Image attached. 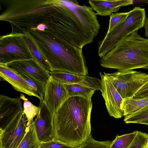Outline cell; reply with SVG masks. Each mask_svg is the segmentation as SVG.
Returning a JSON list of instances; mask_svg holds the SVG:
<instances>
[{
  "instance_id": "obj_1",
  "label": "cell",
  "mask_w": 148,
  "mask_h": 148,
  "mask_svg": "<svg viewBox=\"0 0 148 148\" xmlns=\"http://www.w3.org/2000/svg\"><path fill=\"white\" fill-rule=\"evenodd\" d=\"M91 99L69 97L54 115L55 139L77 148L91 136Z\"/></svg>"
},
{
  "instance_id": "obj_2",
  "label": "cell",
  "mask_w": 148,
  "mask_h": 148,
  "mask_svg": "<svg viewBox=\"0 0 148 148\" xmlns=\"http://www.w3.org/2000/svg\"><path fill=\"white\" fill-rule=\"evenodd\" d=\"M105 68L126 71L148 69V38L136 31L121 40L100 60Z\"/></svg>"
},
{
  "instance_id": "obj_3",
  "label": "cell",
  "mask_w": 148,
  "mask_h": 148,
  "mask_svg": "<svg viewBox=\"0 0 148 148\" xmlns=\"http://www.w3.org/2000/svg\"><path fill=\"white\" fill-rule=\"evenodd\" d=\"M128 12L125 21L107 33L104 39L98 42V54L100 58L114 48L124 38L143 27L146 17L145 9L135 7Z\"/></svg>"
},
{
  "instance_id": "obj_4",
  "label": "cell",
  "mask_w": 148,
  "mask_h": 148,
  "mask_svg": "<svg viewBox=\"0 0 148 148\" xmlns=\"http://www.w3.org/2000/svg\"><path fill=\"white\" fill-rule=\"evenodd\" d=\"M29 59L35 60L23 34L10 33L0 36V64Z\"/></svg>"
},
{
  "instance_id": "obj_5",
  "label": "cell",
  "mask_w": 148,
  "mask_h": 148,
  "mask_svg": "<svg viewBox=\"0 0 148 148\" xmlns=\"http://www.w3.org/2000/svg\"><path fill=\"white\" fill-rule=\"evenodd\" d=\"M123 99L133 98L137 92L148 82V74L133 70L104 73Z\"/></svg>"
},
{
  "instance_id": "obj_6",
  "label": "cell",
  "mask_w": 148,
  "mask_h": 148,
  "mask_svg": "<svg viewBox=\"0 0 148 148\" xmlns=\"http://www.w3.org/2000/svg\"><path fill=\"white\" fill-rule=\"evenodd\" d=\"M23 111L3 127L0 128V148H17L29 128Z\"/></svg>"
},
{
  "instance_id": "obj_7",
  "label": "cell",
  "mask_w": 148,
  "mask_h": 148,
  "mask_svg": "<svg viewBox=\"0 0 148 148\" xmlns=\"http://www.w3.org/2000/svg\"><path fill=\"white\" fill-rule=\"evenodd\" d=\"M101 77V91L110 115L119 119L123 116L122 109L123 99L115 89L110 79L104 73Z\"/></svg>"
},
{
  "instance_id": "obj_8",
  "label": "cell",
  "mask_w": 148,
  "mask_h": 148,
  "mask_svg": "<svg viewBox=\"0 0 148 148\" xmlns=\"http://www.w3.org/2000/svg\"><path fill=\"white\" fill-rule=\"evenodd\" d=\"M40 111L34 121L37 136L41 142L55 139L53 113L43 100H40Z\"/></svg>"
},
{
  "instance_id": "obj_9",
  "label": "cell",
  "mask_w": 148,
  "mask_h": 148,
  "mask_svg": "<svg viewBox=\"0 0 148 148\" xmlns=\"http://www.w3.org/2000/svg\"><path fill=\"white\" fill-rule=\"evenodd\" d=\"M68 98L63 84L51 76L45 84L43 101L53 115Z\"/></svg>"
},
{
  "instance_id": "obj_10",
  "label": "cell",
  "mask_w": 148,
  "mask_h": 148,
  "mask_svg": "<svg viewBox=\"0 0 148 148\" xmlns=\"http://www.w3.org/2000/svg\"><path fill=\"white\" fill-rule=\"evenodd\" d=\"M5 65L14 71L29 74L45 84L51 76L50 73L33 59L15 61Z\"/></svg>"
},
{
  "instance_id": "obj_11",
  "label": "cell",
  "mask_w": 148,
  "mask_h": 148,
  "mask_svg": "<svg viewBox=\"0 0 148 148\" xmlns=\"http://www.w3.org/2000/svg\"><path fill=\"white\" fill-rule=\"evenodd\" d=\"M23 108L20 98L0 95V123L2 128L13 119Z\"/></svg>"
},
{
  "instance_id": "obj_12",
  "label": "cell",
  "mask_w": 148,
  "mask_h": 148,
  "mask_svg": "<svg viewBox=\"0 0 148 148\" xmlns=\"http://www.w3.org/2000/svg\"><path fill=\"white\" fill-rule=\"evenodd\" d=\"M54 79L66 84H77L91 88L95 90H100L101 80L88 76L80 75L60 71L50 72Z\"/></svg>"
},
{
  "instance_id": "obj_13",
  "label": "cell",
  "mask_w": 148,
  "mask_h": 148,
  "mask_svg": "<svg viewBox=\"0 0 148 148\" xmlns=\"http://www.w3.org/2000/svg\"><path fill=\"white\" fill-rule=\"evenodd\" d=\"M0 81L8 82L16 91L29 96L36 97L27 82L18 73L8 68L5 65L0 64Z\"/></svg>"
},
{
  "instance_id": "obj_14",
  "label": "cell",
  "mask_w": 148,
  "mask_h": 148,
  "mask_svg": "<svg viewBox=\"0 0 148 148\" xmlns=\"http://www.w3.org/2000/svg\"><path fill=\"white\" fill-rule=\"evenodd\" d=\"M89 4L97 15L101 16H110L113 13L118 11L122 7L132 5V0H121L113 1L89 0Z\"/></svg>"
},
{
  "instance_id": "obj_15",
  "label": "cell",
  "mask_w": 148,
  "mask_h": 148,
  "mask_svg": "<svg viewBox=\"0 0 148 148\" xmlns=\"http://www.w3.org/2000/svg\"><path fill=\"white\" fill-rule=\"evenodd\" d=\"M148 106V97L127 98L123 99L122 109L123 116L132 114Z\"/></svg>"
},
{
  "instance_id": "obj_16",
  "label": "cell",
  "mask_w": 148,
  "mask_h": 148,
  "mask_svg": "<svg viewBox=\"0 0 148 148\" xmlns=\"http://www.w3.org/2000/svg\"><path fill=\"white\" fill-rule=\"evenodd\" d=\"M63 84L68 97L80 96L91 99L93 95L96 91L91 88L79 84Z\"/></svg>"
},
{
  "instance_id": "obj_17",
  "label": "cell",
  "mask_w": 148,
  "mask_h": 148,
  "mask_svg": "<svg viewBox=\"0 0 148 148\" xmlns=\"http://www.w3.org/2000/svg\"><path fill=\"white\" fill-rule=\"evenodd\" d=\"M41 143L37 135L33 120L17 148H40Z\"/></svg>"
},
{
  "instance_id": "obj_18",
  "label": "cell",
  "mask_w": 148,
  "mask_h": 148,
  "mask_svg": "<svg viewBox=\"0 0 148 148\" xmlns=\"http://www.w3.org/2000/svg\"><path fill=\"white\" fill-rule=\"evenodd\" d=\"M17 73L26 80L36 97L40 100L43 101L46 84L41 82L29 74Z\"/></svg>"
},
{
  "instance_id": "obj_19",
  "label": "cell",
  "mask_w": 148,
  "mask_h": 148,
  "mask_svg": "<svg viewBox=\"0 0 148 148\" xmlns=\"http://www.w3.org/2000/svg\"><path fill=\"white\" fill-rule=\"evenodd\" d=\"M20 98L23 101V112L27 119V126L28 127L31 124L34 117L39 114L40 108L32 103L24 94H21Z\"/></svg>"
},
{
  "instance_id": "obj_20",
  "label": "cell",
  "mask_w": 148,
  "mask_h": 148,
  "mask_svg": "<svg viewBox=\"0 0 148 148\" xmlns=\"http://www.w3.org/2000/svg\"><path fill=\"white\" fill-rule=\"evenodd\" d=\"M137 131L121 135H117L111 142L110 148H128L133 141Z\"/></svg>"
},
{
  "instance_id": "obj_21",
  "label": "cell",
  "mask_w": 148,
  "mask_h": 148,
  "mask_svg": "<svg viewBox=\"0 0 148 148\" xmlns=\"http://www.w3.org/2000/svg\"><path fill=\"white\" fill-rule=\"evenodd\" d=\"M23 34L25 35L35 60L44 69L50 73V69L48 64L42 57L35 45L29 37L27 35Z\"/></svg>"
},
{
  "instance_id": "obj_22",
  "label": "cell",
  "mask_w": 148,
  "mask_h": 148,
  "mask_svg": "<svg viewBox=\"0 0 148 148\" xmlns=\"http://www.w3.org/2000/svg\"><path fill=\"white\" fill-rule=\"evenodd\" d=\"M124 121L126 123H136L148 120V106L131 115L124 116Z\"/></svg>"
},
{
  "instance_id": "obj_23",
  "label": "cell",
  "mask_w": 148,
  "mask_h": 148,
  "mask_svg": "<svg viewBox=\"0 0 148 148\" xmlns=\"http://www.w3.org/2000/svg\"><path fill=\"white\" fill-rule=\"evenodd\" d=\"M129 12L115 13L110 16L109 25L107 33H109L123 23L128 15Z\"/></svg>"
},
{
  "instance_id": "obj_24",
  "label": "cell",
  "mask_w": 148,
  "mask_h": 148,
  "mask_svg": "<svg viewBox=\"0 0 148 148\" xmlns=\"http://www.w3.org/2000/svg\"><path fill=\"white\" fill-rule=\"evenodd\" d=\"M111 142L99 141L94 140L91 136L83 144L76 148H110Z\"/></svg>"
},
{
  "instance_id": "obj_25",
  "label": "cell",
  "mask_w": 148,
  "mask_h": 148,
  "mask_svg": "<svg viewBox=\"0 0 148 148\" xmlns=\"http://www.w3.org/2000/svg\"><path fill=\"white\" fill-rule=\"evenodd\" d=\"M148 142V134L137 131L136 135L128 148H143Z\"/></svg>"
},
{
  "instance_id": "obj_26",
  "label": "cell",
  "mask_w": 148,
  "mask_h": 148,
  "mask_svg": "<svg viewBox=\"0 0 148 148\" xmlns=\"http://www.w3.org/2000/svg\"><path fill=\"white\" fill-rule=\"evenodd\" d=\"M40 148H76L55 139L51 141L41 142Z\"/></svg>"
},
{
  "instance_id": "obj_27",
  "label": "cell",
  "mask_w": 148,
  "mask_h": 148,
  "mask_svg": "<svg viewBox=\"0 0 148 148\" xmlns=\"http://www.w3.org/2000/svg\"><path fill=\"white\" fill-rule=\"evenodd\" d=\"M147 97H148V82L137 92L133 98H142Z\"/></svg>"
},
{
  "instance_id": "obj_28",
  "label": "cell",
  "mask_w": 148,
  "mask_h": 148,
  "mask_svg": "<svg viewBox=\"0 0 148 148\" xmlns=\"http://www.w3.org/2000/svg\"><path fill=\"white\" fill-rule=\"evenodd\" d=\"M139 124L148 125V120L142 121L140 122Z\"/></svg>"
},
{
  "instance_id": "obj_29",
  "label": "cell",
  "mask_w": 148,
  "mask_h": 148,
  "mask_svg": "<svg viewBox=\"0 0 148 148\" xmlns=\"http://www.w3.org/2000/svg\"><path fill=\"white\" fill-rule=\"evenodd\" d=\"M143 148H148V142Z\"/></svg>"
},
{
  "instance_id": "obj_30",
  "label": "cell",
  "mask_w": 148,
  "mask_h": 148,
  "mask_svg": "<svg viewBox=\"0 0 148 148\" xmlns=\"http://www.w3.org/2000/svg\"><path fill=\"white\" fill-rule=\"evenodd\" d=\"M58 17H59V5H58ZM62 35V34H61ZM63 39V38H62Z\"/></svg>"
}]
</instances>
